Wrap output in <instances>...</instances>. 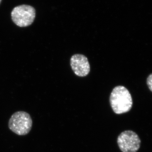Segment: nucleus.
<instances>
[{"label":"nucleus","mask_w":152,"mask_h":152,"mask_svg":"<svg viewBox=\"0 0 152 152\" xmlns=\"http://www.w3.org/2000/svg\"><path fill=\"white\" fill-rule=\"evenodd\" d=\"M110 102L114 113L118 115L128 113L133 105L130 93L126 88L121 86L115 87L113 89Z\"/></svg>","instance_id":"1"},{"label":"nucleus","mask_w":152,"mask_h":152,"mask_svg":"<svg viewBox=\"0 0 152 152\" xmlns=\"http://www.w3.org/2000/svg\"><path fill=\"white\" fill-rule=\"evenodd\" d=\"M32 125V119L29 114L24 111H18L13 114L8 123L10 129L19 136L28 134Z\"/></svg>","instance_id":"2"},{"label":"nucleus","mask_w":152,"mask_h":152,"mask_svg":"<svg viewBox=\"0 0 152 152\" xmlns=\"http://www.w3.org/2000/svg\"><path fill=\"white\" fill-rule=\"evenodd\" d=\"M36 15L35 9L27 4L17 6L11 12L12 20L20 27H26L31 25L34 21Z\"/></svg>","instance_id":"3"},{"label":"nucleus","mask_w":152,"mask_h":152,"mask_svg":"<svg viewBox=\"0 0 152 152\" xmlns=\"http://www.w3.org/2000/svg\"><path fill=\"white\" fill-rule=\"evenodd\" d=\"M117 142L122 152H137L140 147L141 140L135 132L127 130L121 133Z\"/></svg>","instance_id":"4"},{"label":"nucleus","mask_w":152,"mask_h":152,"mask_svg":"<svg viewBox=\"0 0 152 152\" xmlns=\"http://www.w3.org/2000/svg\"><path fill=\"white\" fill-rule=\"evenodd\" d=\"M70 65L72 70L76 75L84 77L89 73V63L84 55L80 54L73 55L71 58Z\"/></svg>","instance_id":"5"},{"label":"nucleus","mask_w":152,"mask_h":152,"mask_svg":"<svg viewBox=\"0 0 152 152\" xmlns=\"http://www.w3.org/2000/svg\"><path fill=\"white\" fill-rule=\"evenodd\" d=\"M147 84L150 91L152 92V73L150 74L147 78Z\"/></svg>","instance_id":"6"},{"label":"nucleus","mask_w":152,"mask_h":152,"mask_svg":"<svg viewBox=\"0 0 152 152\" xmlns=\"http://www.w3.org/2000/svg\"><path fill=\"white\" fill-rule=\"evenodd\" d=\"M2 0H0V4H1V2Z\"/></svg>","instance_id":"7"}]
</instances>
